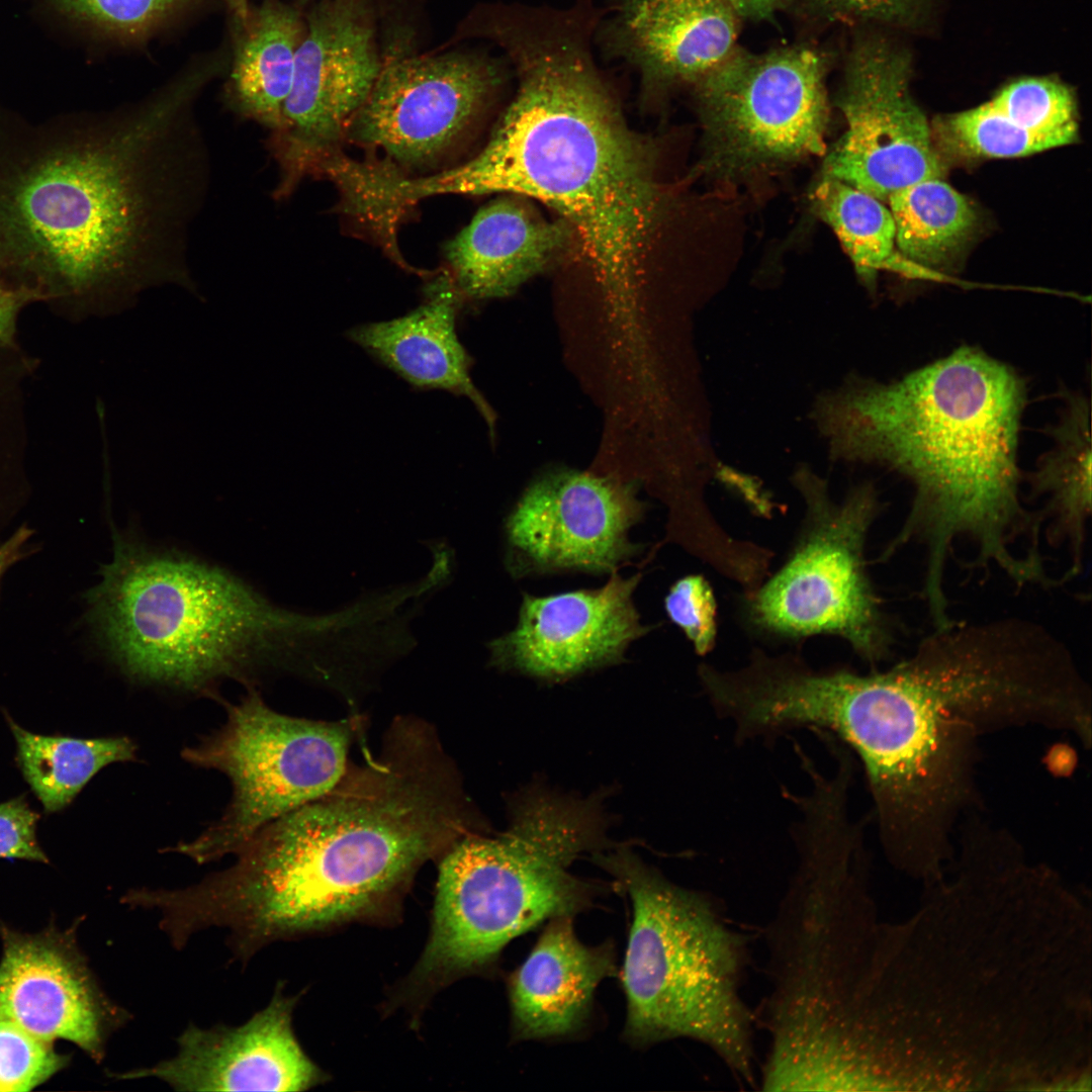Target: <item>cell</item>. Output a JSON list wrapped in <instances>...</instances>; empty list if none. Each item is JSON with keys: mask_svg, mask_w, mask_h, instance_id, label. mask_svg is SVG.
Here are the masks:
<instances>
[{"mask_svg": "<svg viewBox=\"0 0 1092 1092\" xmlns=\"http://www.w3.org/2000/svg\"><path fill=\"white\" fill-rule=\"evenodd\" d=\"M6 718L16 742L17 764L46 813L70 805L104 766L136 759V745L127 736L41 735Z\"/></svg>", "mask_w": 1092, "mask_h": 1092, "instance_id": "d4e9b609", "label": "cell"}, {"mask_svg": "<svg viewBox=\"0 0 1092 1092\" xmlns=\"http://www.w3.org/2000/svg\"><path fill=\"white\" fill-rule=\"evenodd\" d=\"M643 513L630 483L577 470L549 471L526 488L506 520L508 565L519 574L614 573L638 553L629 532Z\"/></svg>", "mask_w": 1092, "mask_h": 1092, "instance_id": "9a60e30c", "label": "cell"}, {"mask_svg": "<svg viewBox=\"0 0 1092 1092\" xmlns=\"http://www.w3.org/2000/svg\"><path fill=\"white\" fill-rule=\"evenodd\" d=\"M184 0H53L63 12L123 37L146 34Z\"/></svg>", "mask_w": 1092, "mask_h": 1092, "instance_id": "4dcf8cb0", "label": "cell"}, {"mask_svg": "<svg viewBox=\"0 0 1092 1092\" xmlns=\"http://www.w3.org/2000/svg\"><path fill=\"white\" fill-rule=\"evenodd\" d=\"M664 607L698 654L712 650L717 634L716 601L704 576L690 574L674 582L665 597Z\"/></svg>", "mask_w": 1092, "mask_h": 1092, "instance_id": "1f68e13d", "label": "cell"}, {"mask_svg": "<svg viewBox=\"0 0 1092 1092\" xmlns=\"http://www.w3.org/2000/svg\"><path fill=\"white\" fill-rule=\"evenodd\" d=\"M989 103L1029 131L1077 136L1075 97L1059 81L1038 77L1019 79L998 91Z\"/></svg>", "mask_w": 1092, "mask_h": 1092, "instance_id": "f1b7e54d", "label": "cell"}, {"mask_svg": "<svg viewBox=\"0 0 1092 1092\" xmlns=\"http://www.w3.org/2000/svg\"><path fill=\"white\" fill-rule=\"evenodd\" d=\"M452 762L421 723L397 721L383 750L326 794L269 822L228 869L179 888L191 934L229 930L246 965L269 943L363 916L466 835Z\"/></svg>", "mask_w": 1092, "mask_h": 1092, "instance_id": "3957f363", "label": "cell"}, {"mask_svg": "<svg viewBox=\"0 0 1092 1092\" xmlns=\"http://www.w3.org/2000/svg\"><path fill=\"white\" fill-rule=\"evenodd\" d=\"M845 65L839 106L847 127L825 159L824 176L881 201L908 185L941 178L930 126L910 94L906 53L869 37L857 40Z\"/></svg>", "mask_w": 1092, "mask_h": 1092, "instance_id": "5bb4252c", "label": "cell"}, {"mask_svg": "<svg viewBox=\"0 0 1092 1092\" xmlns=\"http://www.w3.org/2000/svg\"><path fill=\"white\" fill-rule=\"evenodd\" d=\"M223 1L226 3L229 8L232 10V12L236 16V18L242 23V25H244L248 21L250 15H251V12H252L251 8H250L249 0H223Z\"/></svg>", "mask_w": 1092, "mask_h": 1092, "instance_id": "74e56055", "label": "cell"}, {"mask_svg": "<svg viewBox=\"0 0 1092 1092\" xmlns=\"http://www.w3.org/2000/svg\"><path fill=\"white\" fill-rule=\"evenodd\" d=\"M461 299L445 271L416 309L390 321L358 326L348 336L412 385L467 396L492 431L494 413L472 382L470 357L456 333Z\"/></svg>", "mask_w": 1092, "mask_h": 1092, "instance_id": "7402d4cb", "label": "cell"}, {"mask_svg": "<svg viewBox=\"0 0 1092 1092\" xmlns=\"http://www.w3.org/2000/svg\"><path fill=\"white\" fill-rule=\"evenodd\" d=\"M189 103L170 88L102 117L0 116V276L73 324L154 287L198 295L189 245L211 162Z\"/></svg>", "mask_w": 1092, "mask_h": 1092, "instance_id": "6da1fadb", "label": "cell"}, {"mask_svg": "<svg viewBox=\"0 0 1092 1092\" xmlns=\"http://www.w3.org/2000/svg\"><path fill=\"white\" fill-rule=\"evenodd\" d=\"M1026 403V382L1012 366L962 345L897 380L862 382L837 406L843 454L886 466L913 487L880 560L922 546V597L933 624L950 618L946 570L961 543L977 567L996 566L1018 586L1046 581L1043 521L1019 490Z\"/></svg>", "mask_w": 1092, "mask_h": 1092, "instance_id": "277c9868", "label": "cell"}, {"mask_svg": "<svg viewBox=\"0 0 1092 1092\" xmlns=\"http://www.w3.org/2000/svg\"><path fill=\"white\" fill-rule=\"evenodd\" d=\"M887 201L902 256L927 270L951 262L978 223L970 201L941 178L908 185Z\"/></svg>", "mask_w": 1092, "mask_h": 1092, "instance_id": "484cf974", "label": "cell"}, {"mask_svg": "<svg viewBox=\"0 0 1092 1092\" xmlns=\"http://www.w3.org/2000/svg\"><path fill=\"white\" fill-rule=\"evenodd\" d=\"M0 933V1019L48 1042L69 1040L100 1063L132 1015L99 986L73 930Z\"/></svg>", "mask_w": 1092, "mask_h": 1092, "instance_id": "2e32d148", "label": "cell"}, {"mask_svg": "<svg viewBox=\"0 0 1092 1092\" xmlns=\"http://www.w3.org/2000/svg\"><path fill=\"white\" fill-rule=\"evenodd\" d=\"M90 603L122 670L189 690L272 660L304 664L322 636L321 615L276 607L220 568L123 539Z\"/></svg>", "mask_w": 1092, "mask_h": 1092, "instance_id": "8992f818", "label": "cell"}, {"mask_svg": "<svg viewBox=\"0 0 1092 1092\" xmlns=\"http://www.w3.org/2000/svg\"><path fill=\"white\" fill-rule=\"evenodd\" d=\"M812 201L818 215L834 231L857 274L873 284L879 270L931 279V272L900 255L895 222L881 200L840 180L823 176Z\"/></svg>", "mask_w": 1092, "mask_h": 1092, "instance_id": "4316f807", "label": "cell"}, {"mask_svg": "<svg viewBox=\"0 0 1092 1092\" xmlns=\"http://www.w3.org/2000/svg\"><path fill=\"white\" fill-rule=\"evenodd\" d=\"M829 57L810 46L736 49L695 85L709 163L745 173L825 151Z\"/></svg>", "mask_w": 1092, "mask_h": 1092, "instance_id": "8fae6325", "label": "cell"}, {"mask_svg": "<svg viewBox=\"0 0 1092 1092\" xmlns=\"http://www.w3.org/2000/svg\"><path fill=\"white\" fill-rule=\"evenodd\" d=\"M739 22L723 0H622L613 39L646 87L695 85L737 49Z\"/></svg>", "mask_w": 1092, "mask_h": 1092, "instance_id": "ffe728a7", "label": "cell"}, {"mask_svg": "<svg viewBox=\"0 0 1092 1092\" xmlns=\"http://www.w3.org/2000/svg\"><path fill=\"white\" fill-rule=\"evenodd\" d=\"M603 825L597 800L530 793L504 833L457 840L440 862L432 932L417 979L476 969L541 922L582 909L589 886L567 869L599 846Z\"/></svg>", "mask_w": 1092, "mask_h": 1092, "instance_id": "52a82bcc", "label": "cell"}, {"mask_svg": "<svg viewBox=\"0 0 1092 1092\" xmlns=\"http://www.w3.org/2000/svg\"><path fill=\"white\" fill-rule=\"evenodd\" d=\"M490 31L516 66V96L484 148L421 177L420 194L541 200L572 228L614 308H633L662 211L650 145L565 23L509 17Z\"/></svg>", "mask_w": 1092, "mask_h": 1092, "instance_id": "5b68a950", "label": "cell"}, {"mask_svg": "<svg viewBox=\"0 0 1092 1092\" xmlns=\"http://www.w3.org/2000/svg\"><path fill=\"white\" fill-rule=\"evenodd\" d=\"M741 19L762 20L774 16L794 0H723Z\"/></svg>", "mask_w": 1092, "mask_h": 1092, "instance_id": "d590c367", "label": "cell"}, {"mask_svg": "<svg viewBox=\"0 0 1092 1092\" xmlns=\"http://www.w3.org/2000/svg\"><path fill=\"white\" fill-rule=\"evenodd\" d=\"M352 725L272 710L256 691L228 706L225 723L182 750L189 763L225 775L221 817L169 851L206 863L235 853L256 831L330 791L347 770Z\"/></svg>", "mask_w": 1092, "mask_h": 1092, "instance_id": "30bf717a", "label": "cell"}, {"mask_svg": "<svg viewBox=\"0 0 1092 1092\" xmlns=\"http://www.w3.org/2000/svg\"><path fill=\"white\" fill-rule=\"evenodd\" d=\"M499 81L496 66L475 54L390 51L345 141L380 150L408 175L434 169L465 140Z\"/></svg>", "mask_w": 1092, "mask_h": 1092, "instance_id": "4fadbf2b", "label": "cell"}, {"mask_svg": "<svg viewBox=\"0 0 1092 1092\" xmlns=\"http://www.w3.org/2000/svg\"><path fill=\"white\" fill-rule=\"evenodd\" d=\"M30 534L26 527H21L0 546V578L8 567L21 557V548Z\"/></svg>", "mask_w": 1092, "mask_h": 1092, "instance_id": "8d00e7d4", "label": "cell"}, {"mask_svg": "<svg viewBox=\"0 0 1092 1092\" xmlns=\"http://www.w3.org/2000/svg\"><path fill=\"white\" fill-rule=\"evenodd\" d=\"M597 859L632 904L621 971L625 1035L635 1043L699 1040L750 1081L751 1015L740 994L742 939L706 898L668 882L628 849Z\"/></svg>", "mask_w": 1092, "mask_h": 1092, "instance_id": "ba28073f", "label": "cell"}, {"mask_svg": "<svg viewBox=\"0 0 1092 1092\" xmlns=\"http://www.w3.org/2000/svg\"><path fill=\"white\" fill-rule=\"evenodd\" d=\"M615 971L610 946L583 944L571 916L551 919L509 980L515 1034L538 1039L574 1032L588 1014L598 985Z\"/></svg>", "mask_w": 1092, "mask_h": 1092, "instance_id": "44dd1931", "label": "cell"}, {"mask_svg": "<svg viewBox=\"0 0 1092 1092\" xmlns=\"http://www.w3.org/2000/svg\"><path fill=\"white\" fill-rule=\"evenodd\" d=\"M639 580L640 573L623 578L614 572L595 589L524 595L516 627L488 643L491 663L561 679L620 661L648 632L633 603Z\"/></svg>", "mask_w": 1092, "mask_h": 1092, "instance_id": "ac0fdd59", "label": "cell"}, {"mask_svg": "<svg viewBox=\"0 0 1092 1092\" xmlns=\"http://www.w3.org/2000/svg\"><path fill=\"white\" fill-rule=\"evenodd\" d=\"M296 997L282 986L263 1009L238 1026L194 1023L176 1039L177 1053L151 1067L110 1076L155 1078L177 1091H304L324 1080L292 1027Z\"/></svg>", "mask_w": 1092, "mask_h": 1092, "instance_id": "e0dca14e", "label": "cell"}, {"mask_svg": "<svg viewBox=\"0 0 1092 1092\" xmlns=\"http://www.w3.org/2000/svg\"><path fill=\"white\" fill-rule=\"evenodd\" d=\"M919 0H805L814 15L828 21H897L905 19Z\"/></svg>", "mask_w": 1092, "mask_h": 1092, "instance_id": "836d02e7", "label": "cell"}, {"mask_svg": "<svg viewBox=\"0 0 1092 1092\" xmlns=\"http://www.w3.org/2000/svg\"><path fill=\"white\" fill-rule=\"evenodd\" d=\"M37 302L29 291L13 286L0 276V349L19 346L18 321L21 312Z\"/></svg>", "mask_w": 1092, "mask_h": 1092, "instance_id": "e575fe53", "label": "cell"}, {"mask_svg": "<svg viewBox=\"0 0 1092 1092\" xmlns=\"http://www.w3.org/2000/svg\"><path fill=\"white\" fill-rule=\"evenodd\" d=\"M382 65L371 0H322L306 17L280 126L267 148L278 168L275 199L343 151L345 129Z\"/></svg>", "mask_w": 1092, "mask_h": 1092, "instance_id": "7c38bea8", "label": "cell"}, {"mask_svg": "<svg viewBox=\"0 0 1092 1092\" xmlns=\"http://www.w3.org/2000/svg\"><path fill=\"white\" fill-rule=\"evenodd\" d=\"M577 243L569 223L550 221L518 195L480 208L444 248L445 270L462 299L507 296Z\"/></svg>", "mask_w": 1092, "mask_h": 1092, "instance_id": "d6986e66", "label": "cell"}, {"mask_svg": "<svg viewBox=\"0 0 1092 1092\" xmlns=\"http://www.w3.org/2000/svg\"><path fill=\"white\" fill-rule=\"evenodd\" d=\"M795 484L806 504L801 533L785 564L748 598L747 620L780 639L839 636L875 665L896 643L866 565L869 531L882 510L878 492L864 482L837 504L809 472L800 471Z\"/></svg>", "mask_w": 1092, "mask_h": 1092, "instance_id": "9c48e42d", "label": "cell"}, {"mask_svg": "<svg viewBox=\"0 0 1092 1092\" xmlns=\"http://www.w3.org/2000/svg\"><path fill=\"white\" fill-rule=\"evenodd\" d=\"M783 711L792 727L831 732L857 754L886 850L931 861L972 801L979 734L1026 724L1080 733L1090 692L1044 627L954 620L882 671L799 668Z\"/></svg>", "mask_w": 1092, "mask_h": 1092, "instance_id": "7a4b0ae2", "label": "cell"}, {"mask_svg": "<svg viewBox=\"0 0 1092 1092\" xmlns=\"http://www.w3.org/2000/svg\"><path fill=\"white\" fill-rule=\"evenodd\" d=\"M52 1043L0 1019V1091H30L66 1067Z\"/></svg>", "mask_w": 1092, "mask_h": 1092, "instance_id": "f546056e", "label": "cell"}, {"mask_svg": "<svg viewBox=\"0 0 1092 1092\" xmlns=\"http://www.w3.org/2000/svg\"><path fill=\"white\" fill-rule=\"evenodd\" d=\"M242 26L231 74L230 100L241 116L261 124L269 134L281 123L305 24L298 10L268 0L252 11Z\"/></svg>", "mask_w": 1092, "mask_h": 1092, "instance_id": "cb8c5ba5", "label": "cell"}, {"mask_svg": "<svg viewBox=\"0 0 1092 1092\" xmlns=\"http://www.w3.org/2000/svg\"><path fill=\"white\" fill-rule=\"evenodd\" d=\"M934 135L948 153L968 158H1013L1069 145L1077 136L1029 131L1000 113L989 101L939 118Z\"/></svg>", "mask_w": 1092, "mask_h": 1092, "instance_id": "83f0119b", "label": "cell"}, {"mask_svg": "<svg viewBox=\"0 0 1092 1092\" xmlns=\"http://www.w3.org/2000/svg\"><path fill=\"white\" fill-rule=\"evenodd\" d=\"M38 819L22 797L0 804V858L49 862L36 838Z\"/></svg>", "mask_w": 1092, "mask_h": 1092, "instance_id": "d6a6232c", "label": "cell"}, {"mask_svg": "<svg viewBox=\"0 0 1092 1092\" xmlns=\"http://www.w3.org/2000/svg\"><path fill=\"white\" fill-rule=\"evenodd\" d=\"M1059 422L1050 429L1053 448L1041 455L1028 477L1031 493L1044 496L1039 512L1051 544H1067L1070 571L1082 570L1086 529L1091 516V406L1081 392L1065 390Z\"/></svg>", "mask_w": 1092, "mask_h": 1092, "instance_id": "603a6c76", "label": "cell"}]
</instances>
